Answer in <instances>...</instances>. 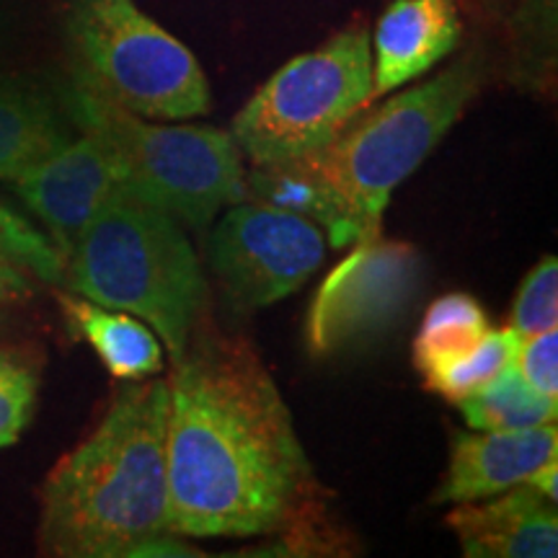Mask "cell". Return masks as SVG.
<instances>
[{
	"label": "cell",
	"mask_w": 558,
	"mask_h": 558,
	"mask_svg": "<svg viewBox=\"0 0 558 558\" xmlns=\"http://www.w3.org/2000/svg\"><path fill=\"white\" fill-rule=\"evenodd\" d=\"M499 497V494H497ZM469 558H556V505L530 484L501 492L486 505H458L445 518Z\"/></svg>",
	"instance_id": "13"
},
{
	"label": "cell",
	"mask_w": 558,
	"mask_h": 558,
	"mask_svg": "<svg viewBox=\"0 0 558 558\" xmlns=\"http://www.w3.org/2000/svg\"><path fill=\"white\" fill-rule=\"evenodd\" d=\"M554 62L556 0H520L514 13V70L522 86H543Z\"/></svg>",
	"instance_id": "20"
},
{
	"label": "cell",
	"mask_w": 558,
	"mask_h": 558,
	"mask_svg": "<svg viewBox=\"0 0 558 558\" xmlns=\"http://www.w3.org/2000/svg\"><path fill=\"white\" fill-rule=\"evenodd\" d=\"M65 259L54 243L0 199V305L19 303L34 282H60Z\"/></svg>",
	"instance_id": "16"
},
{
	"label": "cell",
	"mask_w": 558,
	"mask_h": 558,
	"mask_svg": "<svg viewBox=\"0 0 558 558\" xmlns=\"http://www.w3.org/2000/svg\"><path fill=\"white\" fill-rule=\"evenodd\" d=\"M463 24L456 0H393L375 26L373 90L378 101L390 90L422 78L456 50Z\"/></svg>",
	"instance_id": "12"
},
{
	"label": "cell",
	"mask_w": 558,
	"mask_h": 558,
	"mask_svg": "<svg viewBox=\"0 0 558 558\" xmlns=\"http://www.w3.org/2000/svg\"><path fill=\"white\" fill-rule=\"evenodd\" d=\"M518 344L520 333H514L512 329H488L486 337L478 341V347L471 349L465 357L424 375V386L435 390V393L448 399L450 403L465 401L476 390L488 386L497 375L505 373L509 365H514Z\"/></svg>",
	"instance_id": "19"
},
{
	"label": "cell",
	"mask_w": 558,
	"mask_h": 558,
	"mask_svg": "<svg viewBox=\"0 0 558 558\" xmlns=\"http://www.w3.org/2000/svg\"><path fill=\"white\" fill-rule=\"evenodd\" d=\"M556 456V422L514 432H456L448 473L442 486L437 488L435 501L465 505V501L492 499L507 488L525 484L541 465Z\"/></svg>",
	"instance_id": "11"
},
{
	"label": "cell",
	"mask_w": 558,
	"mask_h": 558,
	"mask_svg": "<svg viewBox=\"0 0 558 558\" xmlns=\"http://www.w3.org/2000/svg\"><path fill=\"white\" fill-rule=\"evenodd\" d=\"M68 78L158 122L207 114L213 94L190 47L135 0H68Z\"/></svg>",
	"instance_id": "6"
},
{
	"label": "cell",
	"mask_w": 558,
	"mask_h": 558,
	"mask_svg": "<svg viewBox=\"0 0 558 558\" xmlns=\"http://www.w3.org/2000/svg\"><path fill=\"white\" fill-rule=\"evenodd\" d=\"M70 143L58 96L19 75H0V179L16 181Z\"/></svg>",
	"instance_id": "14"
},
{
	"label": "cell",
	"mask_w": 558,
	"mask_h": 558,
	"mask_svg": "<svg viewBox=\"0 0 558 558\" xmlns=\"http://www.w3.org/2000/svg\"><path fill=\"white\" fill-rule=\"evenodd\" d=\"M68 288L104 308L132 313L179 360L207 298L184 228L128 184L111 192L65 259Z\"/></svg>",
	"instance_id": "4"
},
{
	"label": "cell",
	"mask_w": 558,
	"mask_h": 558,
	"mask_svg": "<svg viewBox=\"0 0 558 558\" xmlns=\"http://www.w3.org/2000/svg\"><path fill=\"white\" fill-rule=\"evenodd\" d=\"M54 96L75 130L107 145L130 190L181 226L202 230L226 205L248 199L243 156L230 132L145 120L73 78L58 83Z\"/></svg>",
	"instance_id": "5"
},
{
	"label": "cell",
	"mask_w": 558,
	"mask_h": 558,
	"mask_svg": "<svg viewBox=\"0 0 558 558\" xmlns=\"http://www.w3.org/2000/svg\"><path fill=\"white\" fill-rule=\"evenodd\" d=\"M488 333V316L481 303L465 292H450L429 305L414 339V365L418 373L450 365L478 347Z\"/></svg>",
	"instance_id": "17"
},
{
	"label": "cell",
	"mask_w": 558,
	"mask_h": 558,
	"mask_svg": "<svg viewBox=\"0 0 558 558\" xmlns=\"http://www.w3.org/2000/svg\"><path fill=\"white\" fill-rule=\"evenodd\" d=\"M525 484H530L535 488V492L541 494V497H546L548 501H554L556 505V499H558V463H556V458L554 460H548L546 465H541L538 471L533 473V476H530Z\"/></svg>",
	"instance_id": "24"
},
{
	"label": "cell",
	"mask_w": 558,
	"mask_h": 558,
	"mask_svg": "<svg viewBox=\"0 0 558 558\" xmlns=\"http://www.w3.org/2000/svg\"><path fill=\"white\" fill-rule=\"evenodd\" d=\"M369 90V34L354 24L279 68L235 114L230 135L254 166L290 163L326 148L367 109Z\"/></svg>",
	"instance_id": "7"
},
{
	"label": "cell",
	"mask_w": 558,
	"mask_h": 558,
	"mask_svg": "<svg viewBox=\"0 0 558 558\" xmlns=\"http://www.w3.org/2000/svg\"><path fill=\"white\" fill-rule=\"evenodd\" d=\"M427 284V262L411 243H354L324 282L305 320V344L313 357H333L386 337L414 308Z\"/></svg>",
	"instance_id": "8"
},
{
	"label": "cell",
	"mask_w": 558,
	"mask_h": 558,
	"mask_svg": "<svg viewBox=\"0 0 558 558\" xmlns=\"http://www.w3.org/2000/svg\"><path fill=\"white\" fill-rule=\"evenodd\" d=\"M166 383L171 533L248 538L298 520L311 463L259 352L241 337L190 339Z\"/></svg>",
	"instance_id": "1"
},
{
	"label": "cell",
	"mask_w": 558,
	"mask_h": 558,
	"mask_svg": "<svg viewBox=\"0 0 558 558\" xmlns=\"http://www.w3.org/2000/svg\"><path fill=\"white\" fill-rule=\"evenodd\" d=\"M558 326V262L546 256L522 279L512 308V329L520 337L550 331Z\"/></svg>",
	"instance_id": "22"
},
{
	"label": "cell",
	"mask_w": 558,
	"mask_h": 558,
	"mask_svg": "<svg viewBox=\"0 0 558 558\" xmlns=\"http://www.w3.org/2000/svg\"><path fill=\"white\" fill-rule=\"evenodd\" d=\"M11 26H13V13L9 0H0V52H3L5 41L11 37Z\"/></svg>",
	"instance_id": "25"
},
{
	"label": "cell",
	"mask_w": 558,
	"mask_h": 558,
	"mask_svg": "<svg viewBox=\"0 0 558 558\" xmlns=\"http://www.w3.org/2000/svg\"><path fill=\"white\" fill-rule=\"evenodd\" d=\"M207 254L230 303L259 311L316 275L326 259V233L290 209L243 199L215 226Z\"/></svg>",
	"instance_id": "9"
},
{
	"label": "cell",
	"mask_w": 558,
	"mask_h": 558,
	"mask_svg": "<svg viewBox=\"0 0 558 558\" xmlns=\"http://www.w3.org/2000/svg\"><path fill=\"white\" fill-rule=\"evenodd\" d=\"M169 383L124 380L107 414L41 486L39 548L58 558H135L171 533Z\"/></svg>",
	"instance_id": "3"
},
{
	"label": "cell",
	"mask_w": 558,
	"mask_h": 558,
	"mask_svg": "<svg viewBox=\"0 0 558 558\" xmlns=\"http://www.w3.org/2000/svg\"><path fill=\"white\" fill-rule=\"evenodd\" d=\"M13 184L21 202L47 228V239L68 259L96 209L128 181L107 145L81 132L78 140L34 163Z\"/></svg>",
	"instance_id": "10"
},
{
	"label": "cell",
	"mask_w": 558,
	"mask_h": 558,
	"mask_svg": "<svg viewBox=\"0 0 558 558\" xmlns=\"http://www.w3.org/2000/svg\"><path fill=\"white\" fill-rule=\"evenodd\" d=\"M58 300L70 331L94 349L111 378H150L163 367V344L145 320L132 313L104 308L75 292Z\"/></svg>",
	"instance_id": "15"
},
{
	"label": "cell",
	"mask_w": 558,
	"mask_h": 558,
	"mask_svg": "<svg viewBox=\"0 0 558 558\" xmlns=\"http://www.w3.org/2000/svg\"><path fill=\"white\" fill-rule=\"evenodd\" d=\"M514 367L541 396L558 401V331L520 337Z\"/></svg>",
	"instance_id": "23"
},
{
	"label": "cell",
	"mask_w": 558,
	"mask_h": 558,
	"mask_svg": "<svg viewBox=\"0 0 558 558\" xmlns=\"http://www.w3.org/2000/svg\"><path fill=\"white\" fill-rule=\"evenodd\" d=\"M39 396V362L26 349H0V450L19 442Z\"/></svg>",
	"instance_id": "21"
},
{
	"label": "cell",
	"mask_w": 558,
	"mask_h": 558,
	"mask_svg": "<svg viewBox=\"0 0 558 558\" xmlns=\"http://www.w3.org/2000/svg\"><path fill=\"white\" fill-rule=\"evenodd\" d=\"M471 429H530L556 422L558 401L546 399L509 365L488 386L458 403Z\"/></svg>",
	"instance_id": "18"
},
{
	"label": "cell",
	"mask_w": 558,
	"mask_h": 558,
	"mask_svg": "<svg viewBox=\"0 0 558 558\" xmlns=\"http://www.w3.org/2000/svg\"><path fill=\"white\" fill-rule=\"evenodd\" d=\"M473 50L437 73L354 114L326 148L279 166H254L248 197L316 222L333 248L380 235L390 194L442 143L484 83Z\"/></svg>",
	"instance_id": "2"
}]
</instances>
